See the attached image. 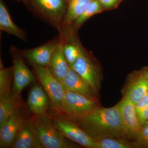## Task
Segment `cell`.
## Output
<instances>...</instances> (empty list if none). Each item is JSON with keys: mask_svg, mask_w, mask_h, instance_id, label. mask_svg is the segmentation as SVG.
I'll list each match as a JSON object with an SVG mask.
<instances>
[{"mask_svg": "<svg viewBox=\"0 0 148 148\" xmlns=\"http://www.w3.org/2000/svg\"><path fill=\"white\" fill-rule=\"evenodd\" d=\"M10 148H44L30 116L23 123Z\"/></svg>", "mask_w": 148, "mask_h": 148, "instance_id": "obj_12", "label": "cell"}, {"mask_svg": "<svg viewBox=\"0 0 148 148\" xmlns=\"http://www.w3.org/2000/svg\"><path fill=\"white\" fill-rule=\"evenodd\" d=\"M14 1H16L18 2L23 3L25 5H26L27 2V0H14Z\"/></svg>", "mask_w": 148, "mask_h": 148, "instance_id": "obj_29", "label": "cell"}, {"mask_svg": "<svg viewBox=\"0 0 148 148\" xmlns=\"http://www.w3.org/2000/svg\"><path fill=\"white\" fill-rule=\"evenodd\" d=\"M66 1L67 5V9L63 21L62 30L73 24L93 0Z\"/></svg>", "mask_w": 148, "mask_h": 148, "instance_id": "obj_19", "label": "cell"}, {"mask_svg": "<svg viewBox=\"0 0 148 148\" xmlns=\"http://www.w3.org/2000/svg\"><path fill=\"white\" fill-rule=\"evenodd\" d=\"M133 140L138 143L141 148H148V126H141Z\"/></svg>", "mask_w": 148, "mask_h": 148, "instance_id": "obj_24", "label": "cell"}, {"mask_svg": "<svg viewBox=\"0 0 148 148\" xmlns=\"http://www.w3.org/2000/svg\"><path fill=\"white\" fill-rule=\"evenodd\" d=\"M0 30L2 32H6L9 34L13 35L21 40L28 41L26 32L18 28L14 23L3 0H0Z\"/></svg>", "mask_w": 148, "mask_h": 148, "instance_id": "obj_17", "label": "cell"}, {"mask_svg": "<svg viewBox=\"0 0 148 148\" xmlns=\"http://www.w3.org/2000/svg\"><path fill=\"white\" fill-rule=\"evenodd\" d=\"M33 72L37 79L44 88L50 99L52 110L63 113L65 89L56 79L47 67L33 66Z\"/></svg>", "mask_w": 148, "mask_h": 148, "instance_id": "obj_6", "label": "cell"}, {"mask_svg": "<svg viewBox=\"0 0 148 148\" xmlns=\"http://www.w3.org/2000/svg\"><path fill=\"white\" fill-rule=\"evenodd\" d=\"M122 92L135 105L148 93V84L140 71L130 75Z\"/></svg>", "mask_w": 148, "mask_h": 148, "instance_id": "obj_14", "label": "cell"}, {"mask_svg": "<svg viewBox=\"0 0 148 148\" xmlns=\"http://www.w3.org/2000/svg\"><path fill=\"white\" fill-rule=\"evenodd\" d=\"M135 106L136 112L148 107V92Z\"/></svg>", "mask_w": 148, "mask_h": 148, "instance_id": "obj_27", "label": "cell"}, {"mask_svg": "<svg viewBox=\"0 0 148 148\" xmlns=\"http://www.w3.org/2000/svg\"><path fill=\"white\" fill-rule=\"evenodd\" d=\"M44 148H77L79 145L67 139L55 127L49 114L30 116Z\"/></svg>", "mask_w": 148, "mask_h": 148, "instance_id": "obj_2", "label": "cell"}, {"mask_svg": "<svg viewBox=\"0 0 148 148\" xmlns=\"http://www.w3.org/2000/svg\"><path fill=\"white\" fill-rule=\"evenodd\" d=\"M104 10L98 0H93L88 5L84 11L78 18L74 21L73 26V31L77 30L90 17L100 13Z\"/></svg>", "mask_w": 148, "mask_h": 148, "instance_id": "obj_22", "label": "cell"}, {"mask_svg": "<svg viewBox=\"0 0 148 148\" xmlns=\"http://www.w3.org/2000/svg\"><path fill=\"white\" fill-rule=\"evenodd\" d=\"M29 116L24 104L14 112L0 127V148H10L21 125Z\"/></svg>", "mask_w": 148, "mask_h": 148, "instance_id": "obj_9", "label": "cell"}, {"mask_svg": "<svg viewBox=\"0 0 148 148\" xmlns=\"http://www.w3.org/2000/svg\"><path fill=\"white\" fill-rule=\"evenodd\" d=\"M95 148H141L137 142L122 138H105L96 140Z\"/></svg>", "mask_w": 148, "mask_h": 148, "instance_id": "obj_20", "label": "cell"}, {"mask_svg": "<svg viewBox=\"0 0 148 148\" xmlns=\"http://www.w3.org/2000/svg\"><path fill=\"white\" fill-rule=\"evenodd\" d=\"M61 84L66 90L76 92L91 100L98 101V97L90 86L71 68H70L66 73Z\"/></svg>", "mask_w": 148, "mask_h": 148, "instance_id": "obj_15", "label": "cell"}, {"mask_svg": "<svg viewBox=\"0 0 148 148\" xmlns=\"http://www.w3.org/2000/svg\"><path fill=\"white\" fill-rule=\"evenodd\" d=\"M49 114L55 127L64 137L84 147L95 148L96 140L90 138L71 118L52 109Z\"/></svg>", "mask_w": 148, "mask_h": 148, "instance_id": "obj_4", "label": "cell"}, {"mask_svg": "<svg viewBox=\"0 0 148 148\" xmlns=\"http://www.w3.org/2000/svg\"><path fill=\"white\" fill-rule=\"evenodd\" d=\"M23 104L21 95H16L13 91L0 97V127Z\"/></svg>", "mask_w": 148, "mask_h": 148, "instance_id": "obj_18", "label": "cell"}, {"mask_svg": "<svg viewBox=\"0 0 148 148\" xmlns=\"http://www.w3.org/2000/svg\"><path fill=\"white\" fill-rule=\"evenodd\" d=\"M76 122L94 140H98L105 138H123L118 104L112 108L98 107L79 121Z\"/></svg>", "mask_w": 148, "mask_h": 148, "instance_id": "obj_1", "label": "cell"}, {"mask_svg": "<svg viewBox=\"0 0 148 148\" xmlns=\"http://www.w3.org/2000/svg\"><path fill=\"white\" fill-rule=\"evenodd\" d=\"M104 10H110L116 8L123 0H98Z\"/></svg>", "mask_w": 148, "mask_h": 148, "instance_id": "obj_25", "label": "cell"}, {"mask_svg": "<svg viewBox=\"0 0 148 148\" xmlns=\"http://www.w3.org/2000/svg\"><path fill=\"white\" fill-rule=\"evenodd\" d=\"M118 104L121 116L123 138L133 140L141 126L137 116L135 105L125 97Z\"/></svg>", "mask_w": 148, "mask_h": 148, "instance_id": "obj_10", "label": "cell"}, {"mask_svg": "<svg viewBox=\"0 0 148 148\" xmlns=\"http://www.w3.org/2000/svg\"><path fill=\"white\" fill-rule=\"evenodd\" d=\"M52 108L48 95L41 85L36 84L29 91L27 101V109L30 114H48Z\"/></svg>", "mask_w": 148, "mask_h": 148, "instance_id": "obj_13", "label": "cell"}, {"mask_svg": "<svg viewBox=\"0 0 148 148\" xmlns=\"http://www.w3.org/2000/svg\"><path fill=\"white\" fill-rule=\"evenodd\" d=\"M13 71L12 66L5 68L1 58H0V97L12 92Z\"/></svg>", "mask_w": 148, "mask_h": 148, "instance_id": "obj_21", "label": "cell"}, {"mask_svg": "<svg viewBox=\"0 0 148 148\" xmlns=\"http://www.w3.org/2000/svg\"><path fill=\"white\" fill-rule=\"evenodd\" d=\"M63 113L75 121H79L91 111L99 107L98 101L65 89Z\"/></svg>", "mask_w": 148, "mask_h": 148, "instance_id": "obj_7", "label": "cell"}, {"mask_svg": "<svg viewBox=\"0 0 148 148\" xmlns=\"http://www.w3.org/2000/svg\"><path fill=\"white\" fill-rule=\"evenodd\" d=\"M137 116L140 125L148 120V107L137 112Z\"/></svg>", "mask_w": 148, "mask_h": 148, "instance_id": "obj_26", "label": "cell"}, {"mask_svg": "<svg viewBox=\"0 0 148 148\" xmlns=\"http://www.w3.org/2000/svg\"><path fill=\"white\" fill-rule=\"evenodd\" d=\"M79 50V56L71 68L80 76L98 97L102 79L100 68L80 44Z\"/></svg>", "mask_w": 148, "mask_h": 148, "instance_id": "obj_5", "label": "cell"}, {"mask_svg": "<svg viewBox=\"0 0 148 148\" xmlns=\"http://www.w3.org/2000/svg\"><path fill=\"white\" fill-rule=\"evenodd\" d=\"M143 77L145 79L148 84V66L144 67L140 70Z\"/></svg>", "mask_w": 148, "mask_h": 148, "instance_id": "obj_28", "label": "cell"}, {"mask_svg": "<svg viewBox=\"0 0 148 148\" xmlns=\"http://www.w3.org/2000/svg\"><path fill=\"white\" fill-rule=\"evenodd\" d=\"M60 37L59 41L52 53L47 68L53 76L62 83L65 75L70 67L63 51V41Z\"/></svg>", "mask_w": 148, "mask_h": 148, "instance_id": "obj_16", "label": "cell"}, {"mask_svg": "<svg viewBox=\"0 0 148 148\" xmlns=\"http://www.w3.org/2000/svg\"><path fill=\"white\" fill-rule=\"evenodd\" d=\"M12 62L13 83L12 91L16 95H21L25 87L36 79L34 72H32L25 63V59L18 49L12 46L10 49Z\"/></svg>", "mask_w": 148, "mask_h": 148, "instance_id": "obj_8", "label": "cell"}, {"mask_svg": "<svg viewBox=\"0 0 148 148\" xmlns=\"http://www.w3.org/2000/svg\"><path fill=\"white\" fill-rule=\"evenodd\" d=\"M59 39L60 37L38 47L19 50V52L31 66L47 67Z\"/></svg>", "mask_w": 148, "mask_h": 148, "instance_id": "obj_11", "label": "cell"}, {"mask_svg": "<svg viewBox=\"0 0 148 148\" xmlns=\"http://www.w3.org/2000/svg\"><path fill=\"white\" fill-rule=\"evenodd\" d=\"M63 41V51L69 67L71 68L79 54V43L70 42L65 37L60 35Z\"/></svg>", "mask_w": 148, "mask_h": 148, "instance_id": "obj_23", "label": "cell"}, {"mask_svg": "<svg viewBox=\"0 0 148 148\" xmlns=\"http://www.w3.org/2000/svg\"><path fill=\"white\" fill-rule=\"evenodd\" d=\"M142 126H148V120L145 121L142 125Z\"/></svg>", "mask_w": 148, "mask_h": 148, "instance_id": "obj_30", "label": "cell"}, {"mask_svg": "<svg viewBox=\"0 0 148 148\" xmlns=\"http://www.w3.org/2000/svg\"><path fill=\"white\" fill-rule=\"evenodd\" d=\"M28 9L61 34L67 9L66 0H27Z\"/></svg>", "mask_w": 148, "mask_h": 148, "instance_id": "obj_3", "label": "cell"}]
</instances>
